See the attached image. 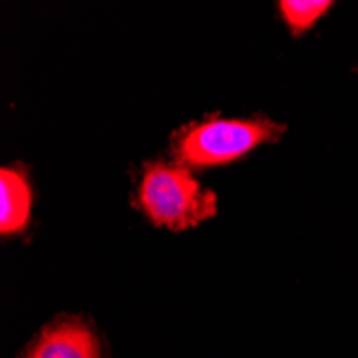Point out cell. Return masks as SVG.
Wrapping results in <instances>:
<instances>
[{
    "instance_id": "1",
    "label": "cell",
    "mask_w": 358,
    "mask_h": 358,
    "mask_svg": "<svg viewBox=\"0 0 358 358\" xmlns=\"http://www.w3.org/2000/svg\"><path fill=\"white\" fill-rule=\"evenodd\" d=\"M138 204L155 225L180 232L217 213V195L193 178L189 168L152 161L144 170Z\"/></svg>"
},
{
    "instance_id": "3",
    "label": "cell",
    "mask_w": 358,
    "mask_h": 358,
    "mask_svg": "<svg viewBox=\"0 0 358 358\" xmlns=\"http://www.w3.org/2000/svg\"><path fill=\"white\" fill-rule=\"evenodd\" d=\"M22 358H103V350L84 320L62 317L43 329Z\"/></svg>"
},
{
    "instance_id": "4",
    "label": "cell",
    "mask_w": 358,
    "mask_h": 358,
    "mask_svg": "<svg viewBox=\"0 0 358 358\" xmlns=\"http://www.w3.org/2000/svg\"><path fill=\"white\" fill-rule=\"evenodd\" d=\"M32 193L26 176L17 168L0 172V232L5 236L17 234L30 221Z\"/></svg>"
},
{
    "instance_id": "5",
    "label": "cell",
    "mask_w": 358,
    "mask_h": 358,
    "mask_svg": "<svg viewBox=\"0 0 358 358\" xmlns=\"http://www.w3.org/2000/svg\"><path fill=\"white\" fill-rule=\"evenodd\" d=\"M331 7L333 3L329 0H283L279 3V11L294 35L309 30Z\"/></svg>"
},
{
    "instance_id": "2",
    "label": "cell",
    "mask_w": 358,
    "mask_h": 358,
    "mask_svg": "<svg viewBox=\"0 0 358 358\" xmlns=\"http://www.w3.org/2000/svg\"><path fill=\"white\" fill-rule=\"evenodd\" d=\"M283 134V127L271 120L213 118L182 129L174 140L172 155L185 168L225 166L245 157L264 142H273Z\"/></svg>"
}]
</instances>
